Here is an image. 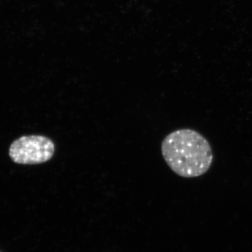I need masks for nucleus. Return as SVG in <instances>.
I'll list each match as a JSON object with an SVG mask.
<instances>
[{"mask_svg": "<svg viewBox=\"0 0 252 252\" xmlns=\"http://www.w3.org/2000/svg\"><path fill=\"white\" fill-rule=\"evenodd\" d=\"M161 153L172 171L185 178L206 173L214 158L210 142L198 131L189 128L168 134L162 140Z\"/></svg>", "mask_w": 252, "mask_h": 252, "instance_id": "f257e3e1", "label": "nucleus"}, {"mask_svg": "<svg viewBox=\"0 0 252 252\" xmlns=\"http://www.w3.org/2000/svg\"><path fill=\"white\" fill-rule=\"evenodd\" d=\"M55 152L56 146L49 137L23 136L11 144L9 156L16 163L35 165L49 161L54 157Z\"/></svg>", "mask_w": 252, "mask_h": 252, "instance_id": "f03ea898", "label": "nucleus"}]
</instances>
